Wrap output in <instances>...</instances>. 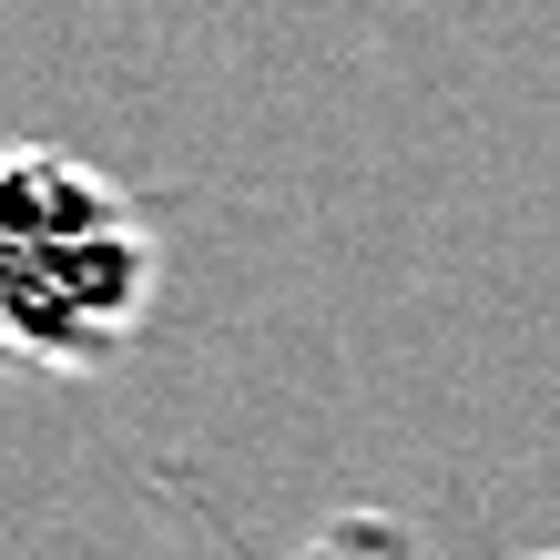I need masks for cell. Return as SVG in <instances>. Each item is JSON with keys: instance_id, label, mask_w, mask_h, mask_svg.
Listing matches in <instances>:
<instances>
[{"instance_id": "2", "label": "cell", "mask_w": 560, "mask_h": 560, "mask_svg": "<svg viewBox=\"0 0 560 560\" xmlns=\"http://www.w3.org/2000/svg\"><path fill=\"white\" fill-rule=\"evenodd\" d=\"M295 560H418V550H408L398 520H377V510H337V520H326V530L295 550Z\"/></svg>"}, {"instance_id": "1", "label": "cell", "mask_w": 560, "mask_h": 560, "mask_svg": "<svg viewBox=\"0 0 560 560\" xmlns=\"http://www.w3.org/2000/svg\"><path fill=\"white\" fill-rule=\"evenodd\" d=\"M163 295V245L143 205L82 153H0V368L103 377Z\"/></svg>"}]
</instances>
